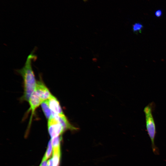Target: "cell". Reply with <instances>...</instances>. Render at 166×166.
Instances as JSON below:
<instances>
[{
  "mask_svg": "<svg viewBox=\"0 0 166 166\" xmlns=\"http://www.w3.org/2000/svg\"><path fill=\"white\" fill-rule=\"evenodd\" d=\"M37 58V56L31 52L28 56L24 66L21 69L16 70L22 77L24 85V92L22 100L28 101L36 85V81L32 67V62Z\"/></svg>",
  "mask_w": 166,
  "mask_h": 166,
  "instance_id": "1",
  "label": "cell"
},
{
  "mask_svg": "<svg viewBox=\"0 0 166 166\" xmlns=\"http://www.w3.org/2000/svg\"><path fill=\"white\" fill-rule=\"evenodd\" d=\"M155 105L153 102L149 103L144 109L145 115V125L148 134L150 139L152 152L156 155L159 154V149L156 145L155 140L156 134V128L152 111Z\"/></svg>",
  "mask_w": 166,
  "mask_h": 166,
  "instance_id": "2",
  "label": "cell"
},
{
  "mask_svg": "<svg viewBox=\"0 0 166 166\" xmlns=\"http://www.w3.org/2000/svg\"><path fill=\"white\" fill-rule=\"evenodd\" d=\"M48 129L51 138L59 136L64 130L60 122L54 118L48 120Z\"/></svg>",
  "mask_w": 166,
  "mask_h": 166,
  "instance_id": "3",
  "label": "cell"
},
{
  "mask_svg": "<svg viewBox=\"0 0 166 166\" xmlns=\"http://www.w3.org/2000/svg\"><path fill=\"white\" fill-rule=\"evenodd\" d=\"M35 91L42 101L48 100L52 95L49 89L41 80L37 81Z\"/></svg>",
  "mask_w": 166,
  "mask_h": 166,
  "instance_id": "4",
  "label": "cell"
},
{
  "mask_svg": "<svg viewBox=\"0 0 166 166\" xmlns=\"http://www.w3.org/2000/svg\"><path fill=\"white\" fill-rule=\"evenodd\" d=\"M43 101L38 96L35 91L31 95L28 102L30 108L29 111H31V114L30 123L31 122L33 116L36 109L40 105Z\"/></svg>",
  "mask_w": 166,
  "mask_h": 166,
  "instance_id": "5",
  "label": "cell"
},
{
  "mask_svg": "<svg viewBox=\"0 0 166 166\" xmlns=\"http://www.w3.org/2000/svg\"><path fill=\"white\" fill-rule=\"evenodd\" d=\"M49 107L52 111L53 115L54 114L64 115L59 103L56 98L51 95L48 100Z\"/></svg>",
  "mask_w": 166,
  "mask_h": 166,
  "instance_id": "6",
  "label": "cell"
},
{
  "mask_svg": "<svg viewBox=\"0 0 166 166\" xmlns=\"http://www.w3.org/2000/svg\"><path fill=\"white\" fill-rule=\"evenodd\" d=\"M53 166H59L61 156L60 146L53 147Z\"/></svg>",
  "mask_w": 166,
  "mask_h": 166,
  "instance_id": "7",
  "label": "cell"
},
{
  "mask_svg": "<svg viewBox=\"0 0 166 166\" xmlns=\"http://www.w3.org/2000/svg\"><path fill=\"white\" fill-rule=\"evenodd\" d=\"M40 105L46 117L48 120L53 118L52 112L49 107L48 100L43 101Z\"/></svg>",
  "mask_w": 166,
  "mask_h": 166,
  "instance_id": "8",
  "label": "cell"
},
{
  "mask_svg": "<svg viewBox=\"0 0 166 166\" xmlns=\"http://www.w3.org/2000/svg\"><path fill=\"white\" fill-rule=\"evenodd\" d=\"M53 149V146L51 140L49 142L47 149L42 161L46 160L51 156Z\"/></svg>",
  "mask_w": 166,
  "mask_h": 166,
  "instance_id": "9",
  "label": "cell"
},
{
  "mask_svg": "<svg viewBox=\"0 0 166 166\" xmlns=\"http://www.w3.org/2000/svg\"><path fill=\"white\" fill-rule=\"evenodd\" d=\"M143 26L141 24L137 23H135L132 26L133 31L135 32H140Z\"/></svg>",
  "mask_w": 166,
  "mask_h": 166,
  "instance_id": "10",
  "label": "cell"
},
{
  "mask_svg": "<svg viewBox=\"0 0 166 166\" xmlns=\"http://www.w3.org/2000/svg\"><path fill=\"white\" fill-rule=\"evenodd\" d=\"M162 12L161 10H157L155 12V15L157 17H160L162 15Z\"/></svg>",
  "mask_w": 166,
  "mask_h": 166,
  "instance_id": "11",
  "label": "cell"
},
{
  "mask_svg": "<svg viewBox=\"0 0 166 166\" xmlns=\"http://www.w3.org/2000/svg\"><path fill=\"white\" fill-rule=\"evenodd\" d=\"M39 166H48V161H46V160L42 161Z\"/></svg>",
  "mask_w": 166,
  "mask_h": 166,
  "instance_id": "12",
  "label": "cell"
}]
</instances>
